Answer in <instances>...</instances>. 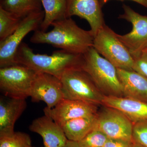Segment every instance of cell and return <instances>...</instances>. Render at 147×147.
<instances>
[{
  "label": "cell",
  "instance_id": "f1b7e54d",
  "mask_svg": "<svg viewBox=\"0 0 147 147\" xmlns=\"http://www.w3.org/2000/svg\"><path fill=\"white\" fill-rule=\"evenodd\" d=\"M144 51H147V47L146 48V49H145V50H144Z\"/></svg>",
  "mask_w": 147,
  "mask_h": 147
},
{
  "label": "cell",
  "instance_id": "2e32d148",
  "mask_svg": "<svg viewBox=\"0 0 147 147\" xmlns=\"http://www.w3.org/2000/svg\"><path fill=\"white\" fill-rule=\"evenodd\" d=\"M124 96L147 102V78L134 70L117 68Z\"/></svg>",
  "mask_w": 147,
  "mask_h": 147
},
{
  "label": "cell",
  "instance_id": "52a82bcc",
  "mask_svg": "<svg viewBox=\"0 0 147 147\" xmlns=\"http://www.w3.org/2000/svg\"><path fill=\"white\" fill-rule=\"evenodd\" d=\"M45 16L44 10L31 13L23 18L20 26L10 36L0 42V67L16 64L15 56L22 40L28 34L39 30Z\"/></svg>",
  "mask_w": 147,
  "mask_h": 147
},
{
  "label": "cell",
  "instance_id": "4316f807",
  "mask_svg": "<svg viewBox=\"0 0 147 147\" xmlns=\"http://www.w3.org/2000/svg\"><path fill=\"white\" fill-rule=\"evenodd\" d=\"M63 147H80L78 142L67 140L65 146Z\"/></svg>",
  "mask_w": 147,
  "mask_h": 147
},
{
  "label": "cell",
  "instance_id": "5b68a950",
  "mask_svg": "<svg viewBox=\"0 0 147 147\" xmlns=\"http://www.w3.org/2000/svg\"><path fill=\"white\" fill-rule=\"evenodd\" d=\"M60 80L64 98L82 100L97 105L102 104L104 95L82 69H74L66 71Z\"/></svg>",
  "mask_w": 147,
  "mask_h": 147
},
{
  "label": "cell",
  "instance_id": "30bf717a",
  "mask_svg": "<svg viewBox=\"0 0 147 147\" xmlns=\"http://www.w3.org/2000/svg\"><path fill=\"white\" fill-rule=\"evenodd\" d=\"M30 97L32 101H43L51 109L64 98L60 79L46 73H37L32 86Z\"/></svg>",
  "mask_w": 147,
  "mask_h": 147
},
{
  "label": "cell",
  "instance_id": "83f0119b",
  "mask_svg": "<svg viewBox=\"0 0 147 147\" xmlns=\"http://www.w3.org/2000/svg\"><path fill=\"white\" fill-rule=\"evenodd\" d=\"M134 147H144L142 146H140V145L136 144H135V145H134Z\"/></svg>",
  "mask_w": 147,
  "mask_h": 147
},
{
  "label": "cell",
  "instance_id": "ac0fdd59",
  "mask_svg": "<svg viewBox=\"0 0 147 147\" xmlns=\"http://www.w3.org/2000/svg\"><path fill=\"white\" fill-rule=\"evenodd\" d=\"M44 8L45 16L40 30L46 32L55 21L67 18L66 0H40Z\"/></svg>",
  "mask_w": 147,
  "mask_h": 147
},
{
  "label": "cell",
  "instance_id": "603a6c76",
  "mask_svg": "<svg viewBox=\"0 0 147 147\" xmlns=\"http://www.w3.org/2000/svg\"><path fill=\"white\" fill-rule=\"evenodd\" d=\"M132 137L134 144L147 147V119L133 124Z\"/></svg>",
  "mask_w": 147,
  "mask_h": 147
},
{
  "label": "cell",
  "instance_id": "8fae6325",
  "mask_svg": "<svg viewBox=\"0 0 147 147\" xmlns=\"http://www.w3.org/2000/svg\"><path fill=\"white\" fill-rule=\"evenodd\" d=\"M44 114L59 125L67 121L97 114V105L80 100L64 98L51 109L44 108Z\"/></svg>",
  "mask_w": 147,
  "mask_h": 147
},
{
  "label": "cell",
  "instance_id": "7c38bea8",
  "mask_svg": "<svg viewBox=\"0 0 147 147\" xmlns=\"http://www.w3.org/2000/svg\"><path fill=\"white\" fill-rule=\"evenodd\" d=\"M67 16H76L85 19L94 37L105 25L99 0H66Z\"/></svg>",
  "mask_w": 147,
  "mask_h": 147
},
{
  "label": "cell",
  "instance_id": "5bb4252c",
  "mask_svg": "<svg viewBox=\"0 0 147 147\" xmlns=\"http://www.w3.org/2000/svg\"><path fill=\"white\" fill-rule=\"evenodd\" d=\"M102 105L119 110L132 123L147 119V102L125 96H104Z\"/></svg>",
  "mask_w": 147,
  "mask_h": 147
},
{
  "label": "cell",
  "instance_id": "8992f818",
  "mask_svg": "<svg viewBox=\"0 0 147 147\" xmlns=\"http://www.w3.org/2000/svg\"><path fill=\"white\" fill-rule=\"evenodd\" d=\"M38 72L26 66L15 64L0 68V90L6 97L26 99L30 97Z\"/></svg>",
  "mask_w": 147,
  "mask_h": 147
},
{
  "label": "cell",
  "instance_id": "7a4b0ae2",
  "mask_svg": "<svg viewBox=\"0 0 147 147\" xmlns=\"http://www.w3.org/2000/svg\"><path fill=\"white\" fill-rule=\"evenodd\" d=\"M16 64L26 66L38 72L46 73L60 79L66 71L82 69L84 55L56 50L52 55L35 54L26 43L22 42L15 56Z\"/></svg>",
  "mask_w": 147,
  "mask_h": 147
},
{
  "label": "cell",
  "instance_id": "e0dca14e",
  "mask_svg": "<svg viewBox=\"0 0 147 147\" xmlns=\"http://www.w3.org/2000/svg\"><path fill=\"white\" fill-rule=\"evenodd\" d=\"M97 114L67 121L60 126L69 140L79 142L95 128Z\"/></svg>",
  "mask_w": 147,
  "mask_h": 147
},
{
  "label": "cell",
  "instance_id": "f546056e",
  "mask_svg": "<svg viewBox=\"0 0 147 147\" xmlns=\"http://www.w3.org/2000/svg\"><path fill=\"white\" fill-rule=\"evenodd\" d=\"M3 1H4V0H0V2H2Z\"/></svg>",
  "mask_w": 147,
  "mask_h": 147
},
{
  "label": "cell",
  "instance_id": "484cf974",
  "mask_svg": "<svg viewBox=\"0 0 147 147\" xmlns=\"http://www.w3.org/2000/svg\"><path fill=\"white\" fill-rule=\"evenodd\" d=\"M111 1V0H99L100 5L102 7L104 5L107 3L108 1ZM118 1H124L125 0H118ZM129 1H133L135 2L138 3L139 4H140L147 8V0H129Z\"/></svg>",
  "mask_w": 147,
  "mask_h": 147
},
{
  "label": "cell",
  "instance_id": "6da1fadb",
  "mask_svg": "<svg viewBox=\"0 0 147 147\" xmlns=\"http://www.w3.org/2000/svg\"><path fill=\"white\" fill-rule=\"evenodd\" d=\"M50 32L38 30L30 41L36 44H47L68 53L84 55L92 47L94 37L90 30L80 28L71 18L55 21Z\"/></svg>",
  "mask_w": 147,
  "mask_h": 147
},
{
  "label": "cell",
  "instance_id": "277c9868",
  "mask_svg": "<svg viewBox=\"0 0 147 147\" xmlns=\"http://www.w3.org/2000/svg\"><path fill=\"white\" fill-rule=\"evenodd\" d=\"M92 47L116 68L133 70L134 59L117 34L105 24L94 36Z\"/></svg>",
  "mask_w": 147,
  "mask_h": 147
},
{
  "label": "cell",
  "instance_id": "9c48e42d",
  "mask_svg": "<svg viewBox=\"0 0 147 147\" xmlns=\"http://www.w3.org/2000/svg\"><path fill=\"white\" fill-rule=\"evenodd\" d=\"M133 125L129 119L120 111L105 106L100 113H97L95 129L100 130L109 139L133 142Z\"/></svg>",
  "mask_w": 147,
  "mask_h": 147
},
{
  "label": "cell",
  "instance_id": "d6986e66",
  "mask_svg": "<svg viewBox=\"0 0 147 147\" xmlns=\"http://www.w3.org/2000/svg\"><path fill=\"white\" fill-rule=\"evenodd\" d=\"M0 7L24 18L31 13L42 10V6L40 0H4L1 2Z\"/></svg>",
  "mask_w": 147,
  "mask_h": 147
},
{
  "label": "cell",
  "instance_id": "4fadbf2b",
  "mask_svg": "<svg viewBox=\"0 0 147 147\" xmlns=\"http://www.w3.org/2000/svg\"><path fill=\"white\" fill-rule=\"evenodd\" d=\"M29 129L42 137L44 147H63L68 140L60 125L45 115L33 121Z\"/></svg>",
  "mask_w": 147,
  "mask_h": 147
},
{
  "label": "cell",
  "instance_id": "44dd1931",
  "mask_svg": "<svg viewBox=\"0 0 147 147\" xmlns=\"http://www.w3.org/2000/svg\"><path fill=\"white\" fill-rule=\"evenodd\" d=\"M32 140L27 133L15 131L10 134L0 135V147H30Z\"/></svg>",
  "mask_w": 147,
  "mask_h": 147
},
{
  "label": "cell",
  "instance_id": "4dcf8cb0",
  "mask_svg": "<svg viewBox=\"0 0 147 147\" xmlns=\"http://www.w3.org/2000/svg\"><path fill=\"white\" fill-rule=\"evenodd\" d=\"M30 147H34V146H30Z\"/></svg>",
  "mask_w": 147,
  "mask_h": 147
},
{
  "label": "cell",
  "instance_id": "d4e9b609",
  "mask_svg": "<svg viewBox=\"0 0 147 147\" xmlns=\"http://www.w3.org/2000/svg\"><path fill=\"white\" fill-rule=\"evenodd\" d=\"M133 142L119 139H108L103 147H134Z\"/></svg>",
  "mask_w": 147,
  "mask_h": 147
},
{
  "label": "cell",
  "instance_id": "9a60e30c",
  "mask_svg": "<svg viewBox=\"0 0 147 147\" xmlns=\"http://www.w3.org/2000/svg\"><path fill=\"white\" fill-rule=\"evenodd\" d=\"M26 99L1 97L0 98V135L14 132L16 121L26 108Z\"/></svg>",
  "mask_w": 147,
  "mask_h": 147
},
{
  "label": "cell",
  "instance_id": "7402d4cb",
  "mask_svg": "<svg viewBox=\"0 0 147 147\" xmlns=\"http://www.w3.org/2000/svg\"><path fill=\"white\" fill-rule=\"evenodd\" d=\"M108 139L104 133L94 129L78 143L80 147H103Z\"/></svg>",
  "mask_w": 147,
  "mask_h": 147
},
{
  "label": "cell",
  "instance_id": "3957f363",
  "mask_svg": "<svg viewBox=\"0 0 147 147\" xmlns=\"http://www.w3.org/2000/svg\"><path fill=\"white\" fill-rule=\"evenodd\" d=\"M82 69L89 75L104 96H124L117 68L93 47L84 54Z\"/></svg>",
  "mask_w": 147,
  "mask_h": 147
},
{
  "label": "cell",
  "instance_id": "ffe728a7",
  "mask_svg": "<svg viewBox=\"0 0 147 147\" xmlns=\"http://www.w3.org/2000/svg\"><path fill=\"white\" fill-rule=\"evenodd\" d=\"M23 19L0 7V42L5 40L14 32Z\"/></svg>",
  "mask_w": 147,
  "mask_h": 147
},
{
  "label": "cell",
  "instance_id": "ba28073f",
  "mask_svg": "<svg viewBox=\"0 0 147 147\" xmlns=\"http://www.w3.org/2000/svg\"><path fill=\"white\" fill-rule=\"evenodd\" d=\"M122 7L124 13L118 18L131 23L132 28L128 33L117 34V36L134 59L147 47V16L139 14L124 4Z\"/></svg>",
  "mask_w": 147,
  "mask_h": 147
},
{
  "label": "cell",
  "instance_id": "cb8c5ba5",
  "mask_svg": "<svg viewBox=\"0 0 147 147\" xmlns=\"http://www.w3.org/2000/svg\"><path fill=\"white\" fill-rule=\"evenodd\" d=\"M133 69L147 78V51H143L134 59Z\"/></svg>",
  "mask_w": 147,
  "mask_h": 147
}]
</instances>
